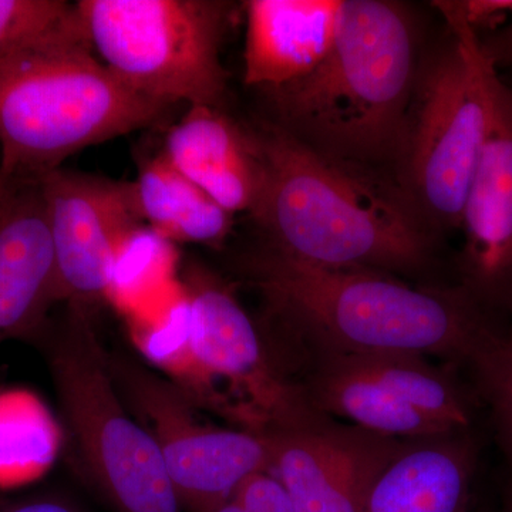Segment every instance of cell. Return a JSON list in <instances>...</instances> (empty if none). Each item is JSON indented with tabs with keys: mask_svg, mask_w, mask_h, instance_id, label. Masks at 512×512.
<instances>
[{
	"mask_svg": "<svg viewBox=\"0 0 512 512\" xmlns=\"http://www.w3.org/2000/svg\"><path fill=\"white\" fill-rule=\"evenodd\" d=\"M512 470V318L464 369Z\"/></svg>",
	"mask_w": 512,
	"mask_h": 512,
	"instance_id": "cell-21",
	"label": "cell"
},
{
	"mask_svg": "<svg viewBox=\"0 0 512 512\" xmlns=\"http://www.w3.org/2000/svg\"><path fill=\"white\" fill-rule=\"evenodd\" d=\"M316 413L394 439L476 429L460 367L414 353H302L282 362Z\"/></svg>",
	"mask_w": 512,
	"mask_h": 512,
	"instance_id": "cell-9",
	"label": "cell"
},
{
	"mask_svg": "<svg viewBox=\"0 0 512 512\" xmlns=\"http://www.w3.org/2000/svg\"><path fill=\"white\" fill-rule=\"evenodd\" d=\"M161 153L188 180L229 214L258 208L265 188V165L254 127L224 109L192 106L168 130Z\"/></svg>",
	"mask_w": 512,
	"mask_h": 512,
	"instance_id": "cell-15",
	"label": "cell"
},
{
	"mask_svg": "<svg viewBox=\"0 0 512 512\" xmlns=\"http://www.w3.org/2000/svg\"><path fill=\"white\" fill-rule=\"evenodd\" d=\"M131 190L141 222L173 244L220 247L234 227V215L174 168L163 153L141 165Z\"/></svg>",
	"mask_w": 512,
	"mask_h": 512,
	"instance_id": "cell-18",
	"label": "cell"
},
{
	"mask_svg": "<svg viewBox=\"0 0 512 512\" xmlns=\"http://www.w3.org/2000/svg\"><path fill=\"white\" fill-rule=\"evenodd\" d=\"M447 26L424 53L393 178L437 235L460 228L488 121V73L478 37L450 2H434Z\"/></svg>",
	"mask_w": 512,
	"mask_h": 512,
	"instance_id": "cell-5",
	"label": "cell"
},
{
	"mask_svg": "<svg viewBox=\"0 0 512 512\" xmlns=\"http://www.w3.org/2000/svg\"><path fill=\"white\" fill-rule=\"evenodd\" d=\"M483 151L468 191L457 285L487 311L512 318V87L491 67Z\"/></svg>",
	"mask_w": 512,
	"mask_h": 512,
	"instance_id": "cell-12",
	"label": "cell"
},
{
	"mask_svg": "<svg viewBox=\"0 0 512 512\" xmlns=\"http://www.w3.org/2000/svg\"><path fill=\"white\" fill-rule=\"evenodd\" d=\"M183 285L190 303L187 336L158 369L198 409L261 436L325 417L286 375L264 329L227 282L194 266Z\"/></svg>",
	"mask_w": 512,
	"mask_h": 512,
	"instance_id": "cell-6",
	"label": "cell"
},
{
	"mask_svg": "<svg viewBox=\"0 0 512 512\" xmlns=\"http://www.w3.org/2000/svg\"><path fill=\"white\" fill-rule=\"evenodd\" d=\"M57 302L55 249L39 181L0 188V343L35 332Z\"/></svg>",
	"mask_w": 512,
	"mask_h": 512,
	"instance_id": "cell-14",
	"label": "cell"
},
{
	"mask_svg": "<svg viewBox=\"0 0 512 512\" xmlns=\"http://www.w3.org/2000/svg\"><path fill=\"white\" fill-rule=\"evenodd\" d=\"M450 3L477 36L495 32L512 20V0H461Z\"/></svg>",
	"mask_w": 512,
	"mask_h": 512,
	"instance_id": "cell-24",
	"label": "cell"
},
{
	"mask_svg": "<svg viewBox=\"0 0 512 512\" xmlns=\"http://www.w3.org/2000/svg\"><path fill=\"white\" fill-rule=\"evenodd\" d=\"M244 274L265 302L279 363L302 353H414L466 369L504 318L456 282L295 261L261 245Z\"/></svg>",
	"mask_w": 512,
	"mask_h": 512,
	"instance_id": "cell-1",
	"label": "cell"
},
{
	"mask_svg": "<svg viewBox=\"0 0 512 512\" xmlns=\"http://www.w3.org/2000/svg\"><path fill=\"white\" fill-rule=\"evenodd\" d=\"M478 440L476 429L407 440L377 474L360 512H470Z\"/></svg>",
	"mask_w": 512,
	"mask_h": 512,
	"instance_id": "cell-16",
	"label": "cell"
},
{
	"mask_svg": "<svg viewBox=\"0 0 512 512\" xmlns=\"http://www.w3.org/2000/svg\"><path fill=\"white\" fill-rule=\"evenodd\" d=\"M483 512H488V511H483Z\"/></svg>",
	"mask_w": 512,
	"mask_h": 512,
	"instance_id": "cell-29",
	"label": "cell"
},
{
	"mask_svg": "<svg viewBox=\"0 0 512 512\" xmlns=\"http://www.w3.org/2000/svg\"><path fill=\"white\" fill-rule=\"evenodd\" d=\"M271 470L295 512H360L370 485L407 440L319 419L265 434Z\"/></svg>",
	"mask_w": 512,
	"mask_h": 512,
	"instance_id": "cell-13",
	"label": "cell"
},
{
	"mask_svg": "<svg viewBox=\"0 0 512 512\" xmlns=\"http://www.w3.org/2000/svg\"><path fill=\"white\" fill-rule=\"evenodd\" d=\"M147 99L100 62L74 15L0 59V188L37 183L83 148L158 123Z\"/></svg>",
	"mask_w": 512,
	"mask_h": 512,
	"instance_id": "cell-4",
	"label": "cell"
},
{
	"mask_svg": "<svg viewBox=\"0 0 512 512\" xmlns=\"http://www.w3.org/2000/svg\"><path fill=\"white\" fill-rule=\"evenodd\" d=\"M83 35L121 82L147 99L224 109L221 49L232 3L221 0H80Z\"/></svg>",
	"mask_w": 512,
	"mask_h": 512,
	"instance_id": "cell-7",
	"label": "cell"
},
{
	"mask_svg": "<svg viewBox=\"0 0 512 512\" xmlns=\"http://www.w3.org/2000/svg\"><path fill=\"white\" fill-rule=\"evenodd\" d=\"M423 55L409 6L342 0L335 42L318 69L262 93L269 123L323 156L393 177Z\"/></svg>",
	"mask_w": 512,
	"mask_h": 512,
	"instance_id": "cell-3",
	"label": "cell"
},
{
	"mask_svg": "<svg viewBox=\"0 0 512 512\" xmlns=\"http://www.w3.org/2000/svg\"><path fill=\"white\" fill-rule=\"evenodd\" d=\"M111 373L128 410L156 440L184 512H214L239 485L271 470L268 437L218 427L170 380L126 359H111Z\"/></svg>",
	"mask_w": 512,
	"mask_h": 512,
	"instance_id": "cell-10",
	"label": "cell"
},
{
	"mask_svg": "<svg viewBox=\"0 0 512 512\" xmlns=\"http://www.w3.org/2000/svg\"><path fill=\"white\" fill-rule=\"evenodd\" d=\"M214 512H247L244 510V508L241 507L237 503V501L234 500V498H231V500H228L227 503H224L221 505V507H218L217 510Z\"/></svg>",
	"mask_w": 512,
	"mask_h": 512,
	"instance_id": "cell-27",
	"label": "cell"
},
{
	"mask_svg": "<svg viewBox=\"0 0 512 512\" xmlns=\"http://www.w3.org/2000/svg\"><path fill=\"white\" fill-rule=\"evenodd\" d=\"M62 427L35 393L0 390V488L32 483L55 464Z\"/></svg>",
	"mask_w": 512,
	"mask_h": 512,
	"instance_id": "cell-19",
	"label": "cell"
},
{
	"mask_svg": "<svg viewBox=\"0 0 512 512\" xmlns=\"http://www.w3.org/2000/svg\"><path fill=\"white\" fill-rule=\"evenodd\" d=\"M503 512H512V480L507 484V487H505Z\"/></svg>",
	"mask_w": 512,
	"mask_h": 512,
	"instance_id": "cell-28",
	"label": "cell"
},
{
	"mask_svg": "<svg viewBox=\"0 0 512 512\" xmlns=\"http://www.w3.org/2000/svg\"><path fill=\"white\" fill-rule=\"evenodd\" d=\"M74 15L63 0H0V59L47 35Z\"/></svg>",
	"mask_w": 512,
	"mask_h": 512,
	"instance_id": "cell-22",
	"label": "cell"
},
{
	"mask_svg": "<svg viewBox=\"0 0 512 512\" xmlns=\"http://www.w3.org/2000/svg\"><path fill=\"white\" fill-rule=\"evenodd\" d=\"M47 360L73 446L114 510L184 512L156 440L124 406L89 308L69 305Z\"/></svg>",
	"mask_w": 512,
	"mask_h": 512,
	"instance_id": "cell-8",
	"label": "cell"
},
{
	"mask_svg": "<svg viewBox=\"0 0 512 512\" xmlns=\"http://www.w3.org/2000/svg\"><path fill=\"white\" fill-rule=\"evenodd\" d=\"M481 53L487 62L497 70H510L512 73V20L503 28L487 35L477 36Z\"/></svg>",
	"mask_w": 512,
	"mask_h": 512,
	"instance_id": "cell-25",
	"label": "cell"
},
{
	"mask_svg": "<svg viewBox=\"0 0 512 512\" xmlns=\"http://www.w3.org/2000/svg\"><path fill=\"white\" fill-rule=\"evenodd\" d=\"M232 498L247 512H295L284 485L269 471L248 477Z\"/></svg>",
	"mask_w": 512,
	"mask_h": 512,
	"instance_id": "cell-23",
	"label": "cell"
},
{
	"mask_svg": "<svg viewBox=\"0 0 512 512\" xmlns=\"http://www.w3.org/2000/svg\"><path fill=\"white\" fill-rule=\"evenodd\" d=\"M265 188L254 214L262 244L295 261L443 284L441 237L392 175L312 150L269 121L254 127Z\"/></svg>",
	"mask_w": 512,
	"mask_h": 512,
	"instance_id": "cell-2",
	"label": "cell"
},
{
	"mask_svg": "<svg viewBox=\"0 0 512 512\" xmlns=\"http://www.w3.org/2000/svg\"><path fill=\"white\" fill-rule=\"evenodd\" d=\"M173 242L153 229L138 227L117 251L111 266L107 302L126 318L143 312L177 282Z\"/></svg>",
	"mask_w": 512,
	"mask_h": 512,
	"instance_id": "cell-20",
	"label": "cell"
},
{
	"mask_svg": "<svg viewBox=\"0 0 512 512\" xmlns=\"http://www.w3.org/2000/svg\"><path fill=\"white\" fill-rule=\"evenodd\" d=\"M39 184L55 249L57 299L83 308L106 301L117 251L143 224L131 183L59 168Z\"/></svg>",
	"mask_w": 512,
	"mask_h": 512,
	"instance_id": "cell-11",
	"label": "cell"
},
{
	"mask_svg": "<svg viewBox=\"0 0 512 512\" xmlns=\"http://www.w3.org/2000/svg\"><path fill=\"white\" fill-rule=\"evenodd\" d=\"M342 0H248L244 82L261 93L305 79L329 55Z\"/></svg>",
	"mask_w": 512,
	"mask_h": 512,
	"instance_id": "cell-17",
	"label": "cell"
},
{
	"mask_svg": "<svg viewBox=\"0 0 512 512\" xmlns=\"http://www.w3.org/2000/svg\"><path fill=\"white\" fill-rule=\"evenodd\" d=\"M0 512H80L76 505L50 494L29 495L19 500L3 501Z\"/></svg>",
	"mask_w": 512,
	"mask_h": 512,
	"instance_id": "cell-26",
	"label": "cell"
}]
</instances>
